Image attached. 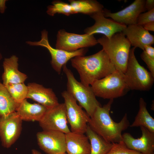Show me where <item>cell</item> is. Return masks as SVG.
Returning a JSON list of instances; mask_svg holds the SVG:
<instances>
[{
  "mask_svg": "<svg viewBox=\"0 0 154 154\" xmlns=\"http://www.w3.org/2000/svg\"><path fill=\"white\" fill-rule=\"evenodd\" d=\"M95 21L94 24L84 30L85 33L93 35L96 33L102 34L110 38L115 33L122 32L127 26L113 20L107 18L103 13V11L90 15Z\"/></svg>",
  "mask_w": 154,
  "mask_h": 154,
  "instance_id": "cell-13",
  "label": "cell"
},
{
  "mask_svg": "<svg viewBox=\"0 0 154 154\" xmlns=\"http://www.w3.org/2000/svg\"><path fill=\"white\" fill-rule=\"evenodd\" d=\"M32 154H41L40 152L35 149L32 150Z\"/></svg>",
  "mask_w": 154,
  "mask_h": 154,
  "instance_id": "cell-34",
  "label": "cell"
},
{
  "mask_svg": "<svg viewBox=\"0 0 154 154\" xmlns=\"http://www.w3.org/2000/svg\"><path fill=\"white\" fill-rule=\"evenodd\" d=\"M70 60L72 66L79 75L81 82L86 86L91 85L116 70L103 49L94 54L77 56Z\"/></svg>",
  "mask_w": 154,
  "mask_h": 154,
  "instance_id": "cell-1",
  "label": "cell"
},
{
  "mask_svg": "<svg viewBox=\"0 0 154 154\" xmlns=\"http://www.w3.org/2000/svg\"><path fill=\"white\" fill-rule=\"evenodd\" d=\"M38 144L46 154L66 152L65 134L55 131L43 130L37 134Z\"/></svg>",
  "mask_w": 154,
  "mask_h": 154,
  "instance_id": "cell-12",
  "label": "cell"
},
{
  "mask_svg": "<svg viewBox=\"0 0 154 154\" xmlns=\"http://www.w3.org/2000/svg\"><path fill=\"white\" fill-rule=\"evenodd\" d=\"M65 135L67 154H90V145L86 135L71 131Z\"/></svg>",
  "mask_w": 154,
  "mask_h": 154,
  "instance_id": "cell-19",
  "label": "cell"
},
{
  "mask_svg": "<svg viewBox=\"0 0 154 154\" xmlns=\"http://www.w3.org/2000/svg\"><path fill=\"white\" fill-rule=\"evenodd\" d=\"M144 51L149 56L154 58V48L151 45H147L145 46Z\"/></svg>",
  "mask_w": 154,
  "mask_h": 154,
  "instance_id": "cell-30",
  "label": "cell"
},
{
  "mask_svg": "<svg viewBox=\"0 0 154 154\" xmlns=\"http://www.w3.org/2000/svg\"><path fill=\"white\" fill-rule=\"evenodd\" d=\"M61 95L64 100L67 120L70 126L71 131L84 134L90 117L66 90L62 92Z\"/></svg>",
  "mask_w": 154,
  "mask_h": 154,
  "instance_id": "cell-8",
  "label": "cell"
},
{
  "mask_svg": "<svg viewBox=\"0 0 154 154\" xmlns=\"http://www.w3.org/2000/svg\"><path fill=\"white\" fill-rule=\"evenodd\" d=\"M22 120L16 112L5 116H0V139L5 148H8L20 136Z\"/></svg>",
  "mask_w": 154,
  "mask_h": 154,
  "instance_id": "cell-11",
  "label": "cell"
},
{
  "mask_svg": "<svg viewBox=\"0 0 154 154\" xmlns=\"http://www.w3.org/2000/svg\"><path fill=\"white\" fill-rule=\"evenodd\" d=\"M114 99H110L103 106L98 107L90 117L88 125L97 134L106 141L112 143L122 141V132L130 126L125 114L119 122H115L110 115Z\"/></svg>",
  "mask_w": 154,
  "mask_h": 154,
  "instance_id": "cell-2",
  "label": "cell"
},
{
  "mask_svg": "<svg viewBox=\"0 0 154 154\" xmlns=\"http://www.w3.org/2000/svg\"><path fill=\"white\" fill-rule=\"evenodd\" d=\"M135 48H130L126 68L124 74L129 90L148 91L152 86L154 76L138 62L135 54Z\"/></svg>",
  "mask_w": 154,
  "mask_h": 154,
  "instance_id": "cell-5",
  "label": "cell"
},
{
  "mask_svg": "<svg viewBox=\"0 0 154 154\" xmlns=\"http://www.w3.org/2000/svg\"><path fill=\"white\" fill-rule=\"evenodd\" d=\"M145 8L147 11L154 9V0H147L145 1Z\"/></svg>",
  "mask_w": 154,
  "mask_h": 154,
  "instance_id": "cell-31",
  "label": "cell"
},
{
  "mask_svg": "<svg viewBox=\"0 0 154 154\" xmlns=\"http://www.w3.org/2000/svg\"><path fill=\"white\" fill-rule=\"evenodd\" d=\"M59 154H68L66 153V152H65V153H61Z\"/></svg>",
  "mask_w": 154,
  "mask_h": 154,
  "instance_id": "cell-36",
  "label": "cell"
},
{
  "mask_svg": "<svg viewBox=\"0 0 154 154\" xmlns=\"http://www.w3.org/2000/svg\"><path fill=\"white\" fill-rule=\"evenodd\" d=\"M147 104L142 98L139 101V110L131 127H143L150 131L154 132V119L147 110Z\"/></svg>",
  "mask_w": 154,
  "mask_h": 154,
  "instance_id": "cell-22",
  "label": "cell"
},
{
  "mask_svg": "<svg viewBox=\"0 0 154 154\" xmlns=\"http://www.w3.org/2000/svg\"><path fill=\"white\" fill-rule=\"evenodd\" d=\"M130 42L131 45L143 50L147 45L154 43V37L142 26L136 24L127 26L122 32Z\"/></svg>",
  "mask_w": 154,
  "mask_h": 154,
  "instance_id": "cell-17",
  "label": "cell"
},
{
  "mask_svg": "<svg viewBox=\"0 0 154 154\" xmlns=\"http://www.w3.org/2000/svg\"><path fill=\"white\" fill-rule=\"evenodd\" d=\"M28 93L27 98L32 99L47 108H52L59 103L52 89L45 88L42 85L29 83L27 86Z\"/></svg>",
  "mask_w": 154,
  "mask_h": 154,
  "instance_id": "cell-16",
  "label": "cell"
},
{
  "mask_svg": "<svg viewBox=\"0 0 154 154\" xmlns=\"http://www.w3.org/2000/svg\"><path fill=\"white\" fill-rule=\"evenodd\" d=\"M140 56L147 64L150 72L154 76V58L148 56L144 50L141 53Z\"/></svg>",
  "mask_w": 154,
  "mask_h": 154,
  "instance_id": "cell-29",
  "label": "cell"
},
{
  "mask_svg": "<svg viewBox=\"0 0 154 154\" xmlns=\"http://www.w3.org/2000/svg\"><path fill=\"white\" fill-rule=\"evenodd\" d=\"M48 34L47 31L44 30L41 32V38L40 40L34 42L28 41L26 43L31 46H40L46 48L51 56L52 66L58 74H60L63 67L70 60L76 56H83L87 52V49L85 48L73 52L54 48L49 43Z\"/></svg>",
  "mask_w": 154,
  "mask_h": 154,
  "instance_id": "cell-7",
  "label": "cell"
},
{
  "mask_svg": "<svg viewBox=\"0 0 154 154\" xmlns=\"http://www.w3.org/2000/svg\"><path fill=\"white\" fill-rule=\"evenodd\" d=\"M145 3L144 0H135L130 5L119 11L112 13L104 9L103 13L105 17H110L116 21L127 26L135 25L139 15L146 10Z\"/></svg>",
  "mask_w": 154,
  "mask_h": 154,
  "instance_id": "cell-15",
  "label": "cell"
},
{
  "mask_svg": "<svg viewBox=\"0 0 154 154\" xmlns=\"http://www.w3.org/2000/svg\"><path fill=\"white\" fill-rule=\"evenodd\" d=\"M5 86L17 103L19 104L27 98L28 88L24 83L8 84Z\"/></svg>",
  "mask_w": 154,
  "mask_h": 154,
  "instance_id": "cell-25",
  "label": "cell"
},
{
  "mask_svg": "<svg viewBox=\"0 0 154 154\" xmlns=\"http://www.w3.org/2000/svg\"><path fill=\"white\" fill-rule=\"evenodd\" d=\"M18 58L15 55L5 58L3 63L4 72L2 75L3 84L24 83L27 75L18 69Z\"/></svg>",
  "mask_w": 154,
  "mask_h": 154,
  "instance_id": "cell-18",
  "label": "cell"
},
{
  "mask_svg": "<svg viewBox=\"0 0 154 154\" xmlns=\"http://www.w3.org/2000/svg\"><path fill=\"white\" fill-rule=\"evenodd\" d=\"M91 85L96 96L110 100L121 97L129 90L124 73L117 70Z\"/></svg>",
  "mask_w": 154,
  "mask_h": 154,
  "instance_id": "cell-6",
  "label": "cell"
},
{
  "mask_svg": "<svg viewBox=\"0 0 154 154\" xmlns=\"http://www.w3.org/2000/svg\"><path fill=\"white\" fill-rule=\"evenodd\" d=\"M48 109L38 103H31L26 99L18 104L15 111L22 121L39 122Z\"/></svg>",
  "mask_w": 154,
  "mask_h": 154,
  "instance_id": "cell-20",
  "label": "cell"
},
{
  "mask_svg": "<svg viewBox=\"0 0 154 154\" xmlns=\"http://www.w3.org/2000/svg\"><path fill=\"white\" fill-rule=\"evenodd\" d=\"M18 104L0 82V116H5L15 112Z\"/></svg>",
  "mask_w": 154,
  "mask_h": 154,
  "instance_id": "cell-24",
  "label": "cell"
},
{
  "mask_svg": "<svg viewBox=\"0 0 154 154\" xmlns=\"http://www.w3.org/2000/svg\"><path fill=\"white\" fill-rule=\"evenodd\" d=\"M7 1L6 0H0V13H3L6 8V2Z\"/></svg>",
  "mask_w": 154,
  "mask_h": 154,
  "instance_id": "cell-33",
  "label": "cell"
},
{
  "mask_svg": "<svg viewBox=\"0 0 154 154\" xmlns=\"http://www.w3.org/2000/svg\"><path fill=\"white\" fill-rule=\"evenodd\" d=\"M106 154H142L127 147L123 141L112 143V146Z\"/></svg>",
  "mask_w": 154,
  "mask_h": 154,
  "instance_id": "cell-27",
  "label": "cell"
},
{
  "mask_svg": "<svg viewBox=\"0 0 154 154\" xmlns=\"http://www.w3.org/2000/svg\"><path fill=\"white\" fill-rule=\"evenodd\" d=\"M75 14L80 13L90 15L102 11L103 5L94 0H70L69 1Z\"/></svg>",
  "mask_w": 154,
  "mask_h": 154,
  "instance_id": "cell-23",
  "label": "cell"
},
{
  "mask_svg": "<svg viewBox=\"0 0 154 154\" xmlns=\"http://www.w3.org/2000/svg\"><path fill=\"white\" fill-rule=\"evenodd\" d=\"M152 22H154V9L140 13L137 18L136 25L143 26L146 23Z\"/></svg>",
  "mask_w": 154,
  "mask_h": 154,
  "instance_id": "cell-28",
  "label": "cell"
},
{
  "mask_svg": "<svg viewBox=\"0 0 154 154\" xmlns=\"http://www.w3.org/2000/svg\"><path fill=\"white\" fill-rule=\"evenodd\" d=\"M2 55L1 54V53L0 52V60H1L2 59Z\"/></svg>",
  "mask_w": 154,
  "mask_h": 154,
  "instance_id": "cell-35",
  "label": "cell"
},
{
  "mask_svg": "<svg viewBox=\"0 0 154 154\" xmlns=\"http://www.w3.org/2000/svg\"><path fill=\"white\" fill-rule=\"evenodd\" d=\"M67 121L65 106L62 103L48 108L38 122L43 130L57 131L66 134L70 131Z\"/></svg>",
  "mask_w": 154,
  "mask_h": 154,
  "instance_id": "cell-10",
  "label": "cell"
},
{
  "mask_svg": "<svg viewBox=\"0 0 154 154\" xmlns=\"http://www.w3.org/2000/svg\"><path fill=\"white\" fill-rule=\"evenodd\" d=\"M98 43L93 35L85 33L78 34L59 30L57 35L56 48L69 52L91 47Z\"/></svg>",
  "mask_w": 154,
  "mask_h": 154,
  "instance_id": "cell-9",
  "label": "cell"
},
{
  "mask_svg": "<svg viewBox=\"0 0 154 154\" xmlns=\"http://www.w3.org/2000/svg\"><path fill=\"white\" fill-rule=\"evenodd\" d=\"M85 133L90 145V154H106L110 151L112 143L104 140L93 131L88 125Z\"/></svg>",
  "mask_w": 154,
  "mask_h": 154,
  "instance_id": "cell-21",
  "label": "cell"
},
{
  "mask_svg": "<svg viewBox=\"0 0 154 154\" xmlns=\"http://www.w3.org/2000/svg\"><path fill=\"white\" fill-rule=\"evenodd\" d=\"M142 135L136 139L129 133L122 134V141L128 148L142 154H154V132L140 127Z\"/></svg>",
  "mask_w": 154,
  "mask_h": 154,
  "instance_id": "cell-14",
  "label": "cell"
},
{
  "mask_svg": "<svg viewBox=\"0 0 154 154\" xmlns=\"http://www.w3.org/2000/svg\"><path fill=\"white\" fill-rule=\"evenodd\" d=\"M144 28L148 31H154V22L147 23L142 26Z\"/></svg>",
  "mask_w": 154,
  "mask_h": 154,
  "instance_id": "cell-32",
  "label": "cell"
},
{
  "mask_svg": "<svg viewBox=\"0 0 154 154\" xmlns=\"http://www.w3.org/2000/svg\"><path fill=\"white\" fill-rule=\"evenodd\" d=\"M52 5L48 6L46 13L49 15L53 16L56 13H61L69 16L75 14L70 4L59 1H54Z\"/></svg>",
  "mask_w": 154,
  "mask_h": 154,
  "instance_id": "cell-26",
  "label": "cell"
},
{
  "mask_svg": "<svg viewBox=\"0 0 154 154\" xmlns=\"http://www.w3.org/2000/svg\"><path fill=\"white\" fill-rule=\"evenodd\" d=\"M62 68L67 78L66 91L78 102L79 105L91 117L96 108L101 106L96 99L91 86H86L78 81L66 64Z\"/></svg>",
  "mask_w": 154,
  "mask_h": 154,
  "instance_id": "cell-4",
  "label": "cell"
},
{
  "mask_svg": "<svg viewBox=\"0 0 154 154\" xmlns=\"http://www.w3.org/2000/svg\"><path fill=\"white\" fill-rule=\"evenodd\" d=\"M116 70L124 74L126 70L131 44L122 32L110 38L103 36L97 40Z\"/></svg>",
  "mask_w": 154,
  "mask_h": 154,
  "instance_id": "cell-3",
  "label": "cell"
}]
</instances>
